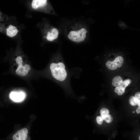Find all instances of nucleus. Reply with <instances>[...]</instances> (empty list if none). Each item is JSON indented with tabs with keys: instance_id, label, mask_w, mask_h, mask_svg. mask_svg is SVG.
<instances>
[{
	"instance_id": "f257e3e1",
	"label": "nucleus",
	"mask_w": 140,
	"mask_h": 140,
	"mask_svg": "<svg viewBox=\"0 0 140 140\" xmlns=\"http://www.w3.org/2000/svg\"><path fill=\"white\" fill-rule=\"evenodd\" d=\"M64 64L62 62L53 63L50 66V68L53 76L57 80L64 81L67 77V73Z\"/></svg>"
},
{
	"instance_id": "f03ea898",
	"label": "nucleus",
	"mask_w": 140,
	"mask_h": 140,
	"mask_svg": "<svg viewBox=\"0 0 140 140\" xmlns=\"http://www.w3.org/2000/svg\"><path fill=\"white\" fill-rule=\"evenodd\" d=\"M87 32L85 29L82 28L76 31H71L68 35V37L71 41L79 43L84 40Z\"/></svg>"
},
{
	"instance_id": "7ed1b4c3",
	"label": "nucleus",
	"mask_w": 140,
	"mask_h": 140,
	"mask_svg": "<svg viewBox=\"0 0 140 140\" xmlns=\"http://www.w3.org/2000/svg\"><path fill=\"white\" fill-rule=\"evenodd\" d=\"M26 96L25 93L23 92L13 91L9 95L10 99L15 102H20L23 101Z\"/></svg>"
},
{
	"instance_id": "20e7f679",
	"label": "nucleus",
	"mask_w": 140,
	"mask_h": 140,
	"mask_svg": "<svg viewBox=\"0 0 140 140\" xmlns=\"http://www.w3.org/2000/svg\"><path fill=\"white\" fill-rule=\"evenodd\" d=\"M28 130L24 128L17 131L12 136L13 140H26L27 137Z\"/></svg>"
},
{
	"instance_id": "39448f33",
	"label": "nucleus",
	"mask_w": 140,
	"mask_h": 140,
	"mask_svg": "<svg viewBox=\"0 0 140 140\" xmlns=\"http://www.w3.org/2000/svg\"><path fill=\"white\" fill-rule=\"evenodd\" d=\"M51 32H48L46 37L47 39L50 41H52L58 37L59 31L56 28H53L51 31Z\"/></svg>"
},
{
	"instance_id": "423d86ee",
	"label": "nucleus",
	"mask_w": 140,
	"mask_h": 140,
	"mask_svg": "<svg viewBox=\"0 0 140 140\" xmlns=\"http://www.w3.org/2000/svg\"><path fill=\"white\" fill-rule=\"evenodd\" d=\"M18 32L16 27L12 25H10L6 29L7 35L10 37H12L16 36Z\"/></svg>"
},
{
	"instance_id": "0eeeda50",
	"label": "nucleus",
	"mask_w": 140,
	"mask_h": 140,
	"mask_svg": "<svg viewBox=\"0 0 140 140\" xmlns=\"http://www.w3.org/2000/svg\"><path fill=\"white\" fill-rule=\"evenodd\" d=\"M47 1L46 0H33L32 6L34 9H37L39 7H43L46 5Z\"/></svg>"
},
{
	"instance_id": "6e6552de",
	"label": "nucleus",
	"mask_w": 140,
	"mask_h": 140,
	"mask_svg": "<svg viewBox=\"0 0 140 140\" xmlns=\"http://www.w3.org/2000/svg\"><path fill=\"white\" fill-rule=\"evenodd\" d=\"M123 81V79L120 76H116L113 78L112 84L113 86L116 87L121 85Z\"/></svg>"
},
{
	"instance_id": "1a4fd4ad",
	"label": "nucleus",
	"mask_w": 140,
	"mask_h": 140,
	"mask_svg": "<svg viewBox=\"0 0 140 140\" xmlns=\"http://www.w3.org/2000/svg\"><path fill=\"white\" fill-rule=\"evenodd\" d=\"M28 72L26 71L24 67L22 65H19L16 71V73L18 75L24 76L27 75Z\"/></svg>"
},
{
	"instance_id": "9d476101",
	"label": "nucleus",
	"mask_w": 140,
	"mask_h": 140,
	"mask_svg": "<svg viewBox=\"0 0 140 140\" xmlns=\"http://www.w3.org/2000/svg\"><path fill=\"white\" fill-rule=\"evenodd\" d=\"M124 60L123 58L121 56L117 57L115 60L112 61L118 67H121L123 63Z\"/></svg>"
},
{
	"instance_id": "9b49d317",
	"label": "nucleus",
	"mask_w": 140,
	"mask_h": 140,
	"mask_svg": "<svg viewBox=\"0 0 140 140\" xmlns=\"http://www.w3.org/2000/svg\"><path fill=\"white\" fill-rule=\"evenodd\" d=\"M125 88L123 87L121 85L116 87L114 89V91L118 95H122L124 92Z\"/></svg>"
},
{
	"instance_id": "f8f14e48",
	"label": "nucleus",
	"mask_w": 140,
	"mask_h": 140,
	"mask_svg": "<svg viewBox=\"0 0 140 140\" xmlns=\"http://www.w3.org/2000/svg\"><path fill=\"white\" fill-rule=\"evenodd\" d=\"M106 66L109 69L113 70H115L117 68L116 66L112 62L108 61L106 64Z\"/></svg>"
},
{
	"instance_id": "ddd939ff",
	"label": "nucleus",
	"mask_w": 140,
	"mask_h": 140,
	"mask_svg": "<svg viewBox=\"0 0 140 140\" xmlns=\"http://www.w3.org/2000/svg\"><path fill=\"white\" fill-rule=\"evenodd\" d=\"M140 100L137 99L133 96H131L129 99V102L130 104L132 106H135L137 104L138 102Z\"/></svg>"
},
{
	"instance_id": "4468645a",
	"label": "nucleus",
	"mask_w": 140,
	"mask_h": 140,
	"mask_svg": "<svg viewBox=\"0 0 140 140\" xmlns=\"http://www.w3.org/2000/svg\"><path fill=\"white\" fill-rule=\"evenodd\" d=\"M100 113L101 117L104 120L109 114L108 110L106 108H102L100 110Z\"/></svg>"
},
{
	"instance_id": "2eb2a0df",
	"label": "nucleus",
	"mask_w": 140,
	"mask_h": 140,
	"mask_svg": "<svg viewBox=\"0 0 140 140\" xmlns=\"http://www.w3.org/2000/svg\"><path fill=\"white\" fill-rule=\"evenodd\" d=\"M130 82V80L129 79H127L123 81V83L121 86L125 88V87L128 86Z\"/></svg>"
},
{
	"instance_id": "dca6fc26",
	"label": "nucleus",
	"mask_w": 140,
	"mask_h": 140,
	"mask_svg": "<svg viewBox=\"0 0 140 140\" xmlns=\"http://www.w3.org/2000/svg\"><path fill=\"white\" fill-rule=\"evenodd\" d=\"M113 119V118L112 116L110 115H108L104 120L107 123H110L112 121Z\"/></svg>"
},
{
	"instance_id": "f3484780",
	"label": "nucleus",
	"mask_w": 140,
	"mask_h": 140,
	"mask_svg": "<svg viewBox=\"0 0 140 140\" xmlns=\"http://www.w3.org/2000/svg\"><path fill=\"white\" fill-rule=\"evenodd\" d=\"M17 63L19 65H22V58L20 56L18 57L16 60Z\"/></svg>"
},
{
	"instance_id": "a211bd4d",
	"label": "nucleus",
	"mask_w": 140,
	"mask_h": 140,
	"mask_svg": "<svg viewBox=\"0 0 140 140\" xmlns=\"http://www.w3.org/2000/svg\"><path fill=\"white\" fill-rule=\"evenodd\" d=\"M96 120L98 124H101L102 123L103 119L101 117L97 116L96 118Z\"/></svg>"
},
{
	"instance_id": "6ab92c4d",
	"label": "nucleus",
	"mask_w": 140,
	"mask_h": 140,
	"mask_svg": "<svg viewBox=\"0 0 140 140\" xmlns=\"http://www.w3.org/2000/svg\"><path fill=\"white\" fill-rule=\"evenodd\" d=\"M135 97L137 99L140 100V92H138L135 94Z\"/></svg>"
},
{
	"instance_id": "aec40b11",
	"label": "nucleus",
	"mask_w": 140,
	"mask_h": 140,
	"mask_svg": "<svg viewBox=\"0 0 140 140\" xmlns=\"http://www.w3.org/2000/svg\"><path fill=\"white\" fill-rule=\"evenodd\" d=\"M24 67L26 71L28 72L30 69L31 67L29 65H25Z\"/></svg>"
},
{
	"instance_id": "412c9836",
	"label": "nucleus",
	"mask_w": 140,
	"mask_h": 140,
	"mask_svg": "<svg viewBox=\"0 0 140 140\" xmlns=\"http://www.w3.org/2000/svg\"><path fill=\"white\" fill-rule=\"evenodd\" d=\"M136 112L138 114H140V108L139 107L136 110Z\"/></svg>"
},
{
	"instance_id": "4be33fe9",
	"label": "nucleus",
	"mask_w": 140,
	"mask_h": 140,
	"mask_svg": "<svg viewBox=\"0 0 140 140\" xmlns=\"http://www.w3.org/2000/svg\"><path fill=\"white\" fill-rule=\"evenodd\" d=\"M137 104L138 105V106L139 107H140V101H139L138 102V104Z\"/></svg>"
},
{
	"instance_id": "5701e85b",
	"label": "nucleus",
	"mask_w": 140,
	"mask_h": 140,
	"mask_svg": "<svg viewBox=\"0 0 140 140\" xmlns=\"http://www.w3.org/2000/svg\"><path fill=\"white\" fill-rule=\"evenodd\" d=\"M139 140H140V136H139Z\"/></svg>"
},
{
	"instance_id": "b1692460",
	"label": "nucleus",
	"mask_w": 140,
	"mask_h": 140,
	"mask_svg": "<svg viewBox=\"0 0 140 140\" xmlns=\"http://www.w3.org/2000/svg\"><path fill=\"white\" fill-rule=\"evenodd\" d=\"M135 113V111H134L132 112V113Z\"/></svg>"
}]
</instances>
